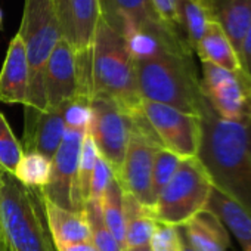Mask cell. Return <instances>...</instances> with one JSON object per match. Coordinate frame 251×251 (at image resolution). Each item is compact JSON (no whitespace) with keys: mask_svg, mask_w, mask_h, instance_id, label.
<instances>
[{"mask_svg":"<svg viewBox=\"0 0 251 251\" xmlns=\"http://www.w3.org/2000/svg\"><path fill=\"white\" fill-rule=\"evenodd\" d=\"M201 92L211 109L223 120H241L248 115L247 81L244 73H232L208 62H201Z\"/></svg>","mask_w":251,"mask_h":251,"instance_id":"8fae6325","label":"cell"},{"mask_svg":"<svg viewBox=\"0 0 251 251\" xmlns=\"http://www.w3.org/2000/svg\"><path fill=\"white\" fill-rule=\"evenodd\" d=\"M152 8L155 11V14L158 15V18L169 25L170 28L180 31V25H179V15H177V5L179 0H151ZM183 34V33H182Z\"/></svg>","mask_w":251,"mask_h":251,"instance_id":"4dcf8cb0","label":"cell"},{"mask_svg":"<svg viewBox=\"0 0 251 251\" xmlns=\"http://www.w3.org/2000/svg\"><path fill=\"white\" fill-rule=\"evenodd\" d=\"M180 163H182V158L170 152L169 150L160 148L157 151L155 158H154V166H152V192H154L155 201L160 192L167 186V183L176 175Z\"/></svg>","mask_w":251,"mask_h":251,"instance_id":"83f0119b","label":"cell"},{"mask_svg":"<svg viewBox=\"0 0 251 251\" xmlns=\"http://www.w3.org/2000/svg\"><path fill=\"white\" fill-rule=\"evenodd\" d=\"M139 111L164 150H169L182 160L197 157L201 142L200 115L147 99L141 100Z\"/></svg>","mask_w":251,"mask_h":251,"instance_id":"9c48e42d","label":"cell"},{"mask_svg":"<svg viewBox=\"0 0 251 251\" xmlns=\"http://www.w3.org/2000/svg\"><path fill=\"white\" fill-rule=\"evenodd\" d=\"M123 188L118 179L112 175L111 182L102 198V216L106 227L118 242L123 251H126V225H124V207H123Z\"/></svg>","mask_w":251,"mask_h":251,"instance_id":"603a6c76","label":"cell"},{"mask_svg":"<svg viewBox=\"0 0 251 251\" xmlns=\"http://www.w3.org/2000/svg\"><path fill=\"white\" fill-rule=\"evenodd\" d=\"M0 251H14L12 247L8 244V241L5 239V236L2 233V229H0Z\"/></svg>","mask_w":251,"mask_h":251,"instance_id":"e575fe53","label":"cell"},{"mask_svg":"<svg viewBox=\"0 0 251 251\" xmlns=\"http://www.w3.org/2000/svg\"><path fill=\"white\" fill-rule=\"evenodd\" d=\"M213 183L197 157L182 160L176 175L160 192L151 210L155 222L182 227L207 210Z\"/></svg>","mask_w":251,"mask_h":251,"instance_id":"8992f818","label":"cell"},{"mask_svg":"<svg viewBox=\"0 0 251 251\" xmlns=\"http://www.w3.org/2000/svg\"><path fill=\"white\" fill-rule=\"evenodd\" d=\"M185 241L194 251H227L229 233L223 222L210 210H204L182 226Z\"/></svg>","mask_w":251,"mask_h":251,"instance_id":"e0dca14e","label":"cell"},{"mask_svg":"<svg viewBox=\"0 0 251 251\" xmlns=\"http://www.w3.org/2000/svg\"><path fill=\"white\" fill-rule=\"evenodd\" d=\"M84 216L90 229V242L98 251H123L105 225L102 216V204L87 201L84 205Z\"/></svg>","mask_w":251,"mask_h":251,"instance_id":"d4e9b609","label":"cell"},{"mask_svg":"<svg viewBox=\"0 0 251 251\" xmlns=\"http://www.w3.org/2000/svg\"><path fill=\"white\" fill-rule=\"evenodd\" d=\"M247 108L251 114V78H248L247 81Z\"/></svg>","mask_w":251,"mask_h":251,"instance_id":"d590c367","label":"cell"},{"mask_svg":"<svg viewBox=\"0 0 251 251\" xmlns=\"http://www.w3.org/2000/svg\"><path fill=\"white\" fill-rule=\"evenodd\" d=\"M65 106L67 103L46 111L24 106V152H37L52 161L67 130Z\"/></svg>","mask_w":251,"mask_h":251,"instance_id":"7c38bea8","label":"cell"},{"mask_svg":"<svg viewBox=\"0 0 251 251\" xmlns=\"http://www.w3.org/2000/svg\"><path fill=\"white\" fill-rule=\"evenodd\" d=\"M211 21L227 34L238 56L247 28L251 23V0H201Z\"/></svg>","mask_w":251,"mask_h":251,"instance_id":"2e32d148","label":"cell"},{"mask_svg":"<svg viewBox=\"0 0 251 251\" xmlns=\"http://www.w3.org/2000/svg\"><path fill=\"white\" fill-rule=\"evenodd\" d=\"M99 11L100 20L123 37L144 28L166 25L155 14L151 0H99Z\"/></svg>","mask_w":251,"mask_h":251,"instance_id":"5bb4252c","label":"cell"},{"mask_svg":"<svg viewBox=\"0 0 251 251\" xmlns=\"http://www.w3.org/2000/svg\"><path fill=\"white\" fill-rule=\"evenodd\" d=\"M132 124L133 111H127L109 98L95 96L90 99V123L87 132L99 155L109 164L115 177L121 172Z\"/></svg>","mask_w":251,"mask_h":251,"instance_id":"ba28073f","label":"cell"},{"mask_svg":"<svg viewBox=\"0 0 251 251\" xmlns=\"http://www.w3.org/2000/svg\"><path fill=\"white\" fill-rule=\"evenodd\" d=\"M123 207L126 225V250L150 245L151 236L157 226V222L152 219L151 213L144 205H141L132 195L126 192L123 195Z\"/></svg>","mask_w":251,"mask_h":251,"instance_id":"44dd1931","label":"cell"},{"mask_svg":"<svg viewBox=\"0 0 251 251\" xmlns=\"http://www.w3.org/2000/svg\"><path fill=\"white\" fill-rule=\"evenodd\" d=\"M111 177H112V170H111L109 164L99 155L96 160L95 172H93L92 182H90L89 201L102 204V198H103V194L111 182Z\"/></svg>","mask_w":251,"mask_h":251,"instance_id":"f546056e","label":"cell"},{"mask_svg":"<svg viewBox=\"0 0 251 251\" xmlns=\"http://www.w3.org/2000/svg\"><path fill=\"white\" fill-rule=\"evenodd\" d=\"M135 62L142 99L200 115L205 98L192 52H169Z\"/></svg>","mask_w":251,"mask_h":251,"instance_id":"7a4b0ae2","label":"cell"},{"mask_svg":"<svg viewBox=\"0 0 251 251\" xmlns=\"http://www.w3.org/2000/svg\"><path fill=\"white\" fill-rule=\"evenodd\" d=\"M0 30H3V11L0 8Z\"/></svg>","mask_w":251,"mask_h":251,"instance_id":"f35d334b","label":"cell"},{"mask_svg":"<svg viewBox=\"0 0 251 251\" xmlns=\"http://www.w3.org/2000/svg\"><path fill=\"white\" fill-rule=\"evenodd\" d=\"M30 70L25 45L17 33L8 48L3 67L0 70V100L5 103H27Z\"/></svg>","mask_w":251,"mask_h":251,"instance_id":"9a60e30c","label":"cell"},{"mask_svg":"<svg viewBox=\"0 0 251 251\" xmlns=\"http://www.w3.org/2000/svg\"><path fill=\"white\" fill-rule=\"evenodd\" d=\"M98 157H99V152H98V150L95 147V142H93L92 136L89 135V132H86V135L83 138V142H81V148H80L78 176H77L78 194H80V200H81V202L84 205L89 201L90 182H92V176H93V172H95Z\"/></svg>","mask_w":251,"mask_h":251,"instance_id":"4316f807","label":"cell"},{"mask_svg":"<svg viewBox=\"0 0 251 251\" xmlns=\"http://www.w3.org/2000/svg\"><path fill=\"white\" fill-rule=\"evenodd\" d=\"M43 197V195H42ZM45 214L55 247L90 241V229L84 213H75L43 198Z\"/></svg>","mask_w":251,"mask_h":251,"instance_id":"ac0fdd59","label":"cell"},{"mask_svg":"<svg viewBox=\"0 0 251 251\" xmlns=\"http://www.w3.org/2000/svg\"><path fill=\"white\" fill-rule=\"evenodd\" d=\"M182 245L183 235L180 227L157 222L150 241V247L152 251H182Z\"/></svg>","mask_w":251,"mask_h":251,"instance_id":"f1b7e54d","label":"cell"},{"mask_svg":"<svg viewBox=\"0 0 251 251\" xmlns=\"http://www.w3.org/2000/svg\"><path fill=\"white\" fill-rule=\"evenodd\" d=\"M180 229H182V227H180ZM182 235H183V233H182ZM182 251H194V250H192V248L189 247V244H188V242L185 241V238H183V245H182Z\"/></svg>","mask_w":251,"mask_h":251,"instance_id":"74e56055","label":"cell"},{"mask_svg":"<svg viewBox=\"0 0 251 251\" xmlns=\"http://www.w3.org/2000/svg\"><path fill=\"white\" fill-rule=\"evenodd\" d=\"M78 65L73 46L62 37L52 50L45 71L48 108H59L78 98Z\"/></svg>","mask_w":251,"mask_h":251,"instance_id":"4fadbf2b","label":"cell"},{"mask_svg":"<svg viewBox=\"0 0 251 251\" xmlns=\"http://www.w3.org/2000/svg\"><path fill=\"white\" fill-rule=\"evenodd\" d=\"M23 155L21 142L14 135L3 112H0V170L14 175Z\"/></svg>","mask_w":251,"mask_h":251,"instance_id":"484cf974","label":"cell"},{"mask_svg":"<svg viewBox=\"0 0 251 251\" xmlns=\"http://www.w3.org/2000/svg\"><path fill=\"white\" fill-rule=\"evenodd\" d=\"M109 98L127 111H136L142 100L138 89L136 62L124 37L98 23L90 52V99Z\"/></svg>","mask_w":251,"mask_h":251,"instance_id":"3957f363","label":"cell"},{"mask_svg":"<svg viewBox=\"0 0 251 251\" xmlns=\"http://www.w3.org/2000/svg\"><path fill=\"white\" fill-rule=\"evenodd\" d=\"M53 3H55L56 12H58L59 24H61V21H62V17H64V12H65V3H67V0H53Z\"/></svg>","mask_w":251,"mask_h":251,"instance_id":"836d02e7","label":"cell"},{"mask_svg":"<svg viewBox=\"0 0 251 251\" xmlns=\"http://www.w3.org/2000/svg\"><path fill=\"white\" fill-rule=\"evenodd\" d=\"M177 15L180 31L194 52L211 23L210 14L201 0H179Z\"/></svg>","mask_w":251,"mask_h":251,"instance_id":"7402d4cb","label":"cell"},{"mask_svg":"<svg viewBox=\"0 0 251 251\" xmlns=\"http://www.w3.org/2000/svg\"><path fill=\"white\" fill-rule=\"evenodd\" d=\"M14 176L25 186L42 189L50 177V160L37 152H24Z\"/></svg>","mask_w":251,"mask_h":251,"instance_id":"cb8c5ba5","label":"cell"},{"mask_svg":"<svg viewBox=\"0 0 251 251\" xmlns=\"http://www.w3.org/2000/svg\"><path fill=\"white\" fill-rule=\"evenodd\" d=\"M56 250L58 251H98L90 241L81 244H73V245H61Z\"/></svg>","mask_w":251,"mask_h":251,"instance_id":"d6a6232c","label":"cell"},{"mask_svg":"<svg viewBox=\"0 0 251 251\" xmlns=\"http://www.w3.org/2000/svg\"><path fill=\"white\" fill-rule=\"evenodd\" d=\"M200 118L198 161L213 188L251 216V114L236 121L223 120L204 99Z\"/></svg>","mask_w":251,"mask_h":251,"instance_id":"6da1fadb","label":"cell"},{"mask_svg":"<svg viewBox=\"0 0 251 251\" xmlns=\"http://www.w3.org/2000/svg\"><path fill=\"white\" fill-rule=\"evenodd\" d=\"M239 61H241V68L245 77L251 78V23L247 28V33L244 36L241 50H239Z\"/></svg>","mask_w":251,"mask_h":251,"instance_id":"1f68e13d","label":"cell"},{"mask_svg":"<svg viewBox=\"0 0 251 251\" xmlns=\"http://www.w3.org/2000/svg\"><path fill=\"white\" fill-rule=\"evenodd\" d=\"M207 210L213 211L235 235L242 251H251V216L248 213L214 188L211 191Z\"/></svg>","mask_w":251,"mask_h":251,"instance_id":"ffe728a7","label":"cell"},{"mask_svg":"<svg viewBox=\"0 0 251 251\" xmlns=\"http://www.w3.org/2000/svg\"><path fill=\"white\" fill-rule=\"evenodd\" d=\"M160 148H163L160 141L138 108L133 111L130 139L117 179L123 191L132 195L150 213L155 204L152 192V166Z\"/></svg>","mask_w":251,"mask_h":251,"instance_id":"52a82bcc","label":"cell"},{"mask_svg":"<svg viewBox=\"0 0 251 251\" xmlns=\"http://www.w3.org/2000/svg\"><path fill=\"white\" fill-rule=\"evenodd\" d=\"M87 130L67 127L64 139L50 161V177L40 189L43 198L61 208L84 213V204L78 194V158L83 138Z\"/></svg>","mask_w":251,"mask_h":251,"instance_id":"30bf717a","label":"cell"},{"mask_svg":"<svg viewBox=\"0 0 251 251\" xmlns=\"http://www.w3.org/2000/svg\"><path fill=\"white\" fill-rule=\"evenodd\" d=\"M194 53L201 62H208L232 73H242L239 56L232 46L225 30L214 21H211L197 45Z\"/></svg>","mask_w":251,"mask_h":251,"instance_id":"d6986e66","label":"cell"},{"mask_svg":"<svg viewBox=\"0 0 251 251\" xmlns=\"http://www.w3.org/2000/svg\"><path fill=\"white\" fill-rule=\"evenodd\" d=\"M126 251H152L150 245H142V247H133V248H127Z\"/></svg>","mask_w":251,"mask_h":251,"instance_id":"8d00e7d4","label":"cell"},{"mask_svg":"<svg viewBox=\"0 0 251 251\" xmlns=\"http://www.w3.org/2000/svg\"><path fill=\"white\" fill-rule=\"evenodd\" d=\"M0 229L14 251H58L39 188L0 170Z\"/></svg>","mask_w":251,"mask_h":251,"instance_id":"277c9868","label":"cell"},{"mask_svg":"<svg viewBox=\"0 0 251 251\" xmlns=\"http://www.w3.org/2000/svg\"><path fill=\"white\" fill-rule=\"evenodd\" d=\"M18 33L25 45L30 70L28 98L24 106L46 111L45 71L52 50L62 39L53 0H25Z\"/></svg>","mask_w":251,"mask_h":251,"instance_id":"5b68a950","label":"cell"}]
</instances>
